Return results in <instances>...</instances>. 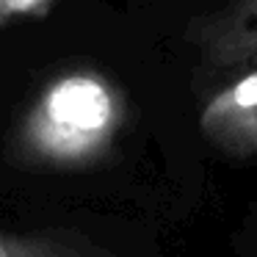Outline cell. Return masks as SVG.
<instances>
[{"mask_svg":"<svg viewBox=\"0 0 257 257\" xmlns=\"http://www.w3.org/2000/svg\"><path fill=\"white\" fill-rule=\"evenodd\" d=\"M47 113L58 127L72 133H89V130H100L108 122L111 102L100 83L89 78H69L50 94Z\"/></svg>","mask_w":257,"mask_h":257,"instance_id":"1","label":"cell"},{"mask_svg":"<svg viewBox=\"0 0 257 257\" xmlns=\"http://www.w3.org/2000/svg\"><path fill=\"white\" fill-rule=\"evenodd\" d=\"M232 97H235L238 105H246V108L254 105L257 108V75H249L246 80H240V83L235 86Z\"/></svg>","mask_w":257,"mask_h":257,"instance_id":"2","label":"cell"},{"mask_svg":"<svg viewBox=\"0 0 257 257\" xmlns=\"http://www.w3.org/2000/svg\"><path fill=\"white\" fill-rule=\"evenodd\" d=\"M0 257H9V251H6V246L0 243Z\"/></svg>","mask_w":257,"mask_h":257,"instance_id":"3","label":"cell"}]
</instances>
